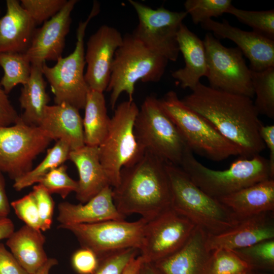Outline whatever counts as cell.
Masks as SVG:
<instances>
[{
  "label": "cell",
  "mask_w": 274,
  "mask_h": 274,
  "mask_svg": "<svg viewBox=\"0 0 274 274\" xmlns=\"http://www.w3.org/2000/svg\"><path fill=\"white\" fill-rule=\"evenodd\" d=\"M238 220L274 212V179H269L217 199Z\"/></svg>",
  "instance_id": "25"
},
{
  "label": "cell",
  "mask_w": 274,
  "mask_h": 274,
  "mask_svg": "<svg viewBox=\"0 0 274 274\" xmlns=\"http://www.w3.org/2000/svg\"><path fill=\"white\" fill-rule=\"evenodd\" d=\"M159 100L193 153L215 161L239 155L235 145L207 119L187 106L175 91L167 92Z\"/></svg>",
  "instance_id": "6"
},
{
  "label": "cell",
  "mask_w": 274,
  "mask_h": 274,
  "mask_svg": "<svg viewBox=\"0 0 274 274\" xmlns=\"http://www.w3.org/2000/svg\"><path fill=\"white\" fill-rule=\"evenodd\" d=\"M134 132L143 151L177 166H181L190 150L161 108L159 99L154 96H149L144 100L135 120Z\"/></svg>",
  "instance_id": "7"
},
{
  "label": "cell",
  "mask_w": 274,
  "mask_h": 274,
  "mask_svg": "<svg viewBox=\"0 0 274 274\" xmlns=\"http://www.w3.org/2000/svg\"><path fill=\"white\" fill-rule=\"evenodd\" d=\"M144 262L142 256L138 255L128 262L121 274H140Z\"/></svg>",
  "instance_id": "46"
},
{
  "label": "cell",
  "mask_w": 274,
  "mask_h": 274,
  "mask_svg": "<svg viewBox=\"0 0 274 274\" xmlns=\"http://www.w3.org/2000/svg\"><path fill=\"white\" fill-rule=\"evenodd\" d=\"M123 36L116 28L101 26L87 42L85 60L87 68L84 77L90 89L104 92L107 90L112 65Z\"/></svg>",
  "instance_id": "15"
},
{
  "label": "cell",
  "mask_w": 274,
  "mask_h": 274,
  "mask_svg": "<svg viewBox=\"0 0 274 274\" xmlns=\"http://www.w3.org/2000/svg\"><path fill=\"white\" fill-rule=\"evenodd\" d=\"M84 109L85 145L98 147L107 135L111 122L103 92L89 89Z\"/></svg>",
  "instance_id": "28"
},
{
  "label": "cell",
  "mask_w": 274,
  "mask_h": 274,
  "mask_svg": "<svg viewBox=\"0 0 274 274\" xmlns=\"http://www.w3.org/2000/svg\"><path fill=\"white\" fill-rule=\"evenodd\" d=\"M248 274H254L253 271H251V272H249Z\"/></svg>",
  "instance_id": "51"
},
{
  "label": "cell",
  "mask_w": 274,
  "mask_h": 274,
  "mask_svg": "<svg viewBox=\"0 0 274 274\" xmlns=\"http://www.w3.org/2000/svg\"><path fill=\"white\" fill-rule=\"evenodd\" d=\"M248 274V273H247Z\"/></svg>",
  "instance_id": "52"
},
{
  "label": "cell",
  "mask_w": 274,
  "mask_h": 274,
  "mask_svg": "<svg viewBox=\"0 0 274 274\" xmlns=\"http://www.w3.org/2000/svg\"><path fill=\"white\" fill-rule=\"evenodd\" d=\"M78 109L66 104L47 106L39 125L52 140L64 141L71 150L85 145L83 119Z\"/></svg>",
  "instance_id": "21"
},
{
  "label": "cell",
  "mask_w": 274,
  "mask_h": 274,
  "mask_svg": "<svg viewBox=\"0 0 274 274\" xmlns=\"http://www.w3.org/2000/svg\"><path fill=\"white\" fill-rule=\"evenodd\" d=\"M140 274H161L153 263L144 262Z\"/></svg>",
  "instance_id": "48"
},
{
  "label": "cell",
  "mask_w": 274,
  "mask_h": 274,
  "mask_svg": "<svg viewBox=\"0 0 274 274\" xmlns=\"http://www.w3.org/2000/svg\"><path fill=\"white\" fill-rule=\"evenodd\" d=\"M140 253L136 248L111 252L98 258V265L93 274H121L128 262Z\"/></svg>",
  "instance_id": "37"
},
{
  "label": "cell",
  "mask_w": 274,
  "mask_h": 274,
  "mask_svg": "<svg viewBox=\"0 0 274 274\" xmlns=\"http://www.w3.org/2000/svg\"><path fill=\"white\" fill-rule=\"evenodd\" d=\"M78 2L67 1L57 14L36 28L25 53L31 64H42L46 60L57 61L62 57L72 23L71 13Z\"/></svg>",
  "instance_id": "16"
},
{
  "label": "cell",
  "mask_w": 274,
  "mask_h": 274,
  "mask_svg": "<svg viewBox=\"0 0 274 274\" xmlns=\"http://www.w3.org/2000/svg\"><path fill=\"white\" fill-rule=\"evenodd\" d=\"M99 11V4L94 2L88 18L79 23L76 46L72 53L59 58L53 66H49L45 62L43 65V74L50 85L55 104H66L78 110L84 109L90 89L84 74L86 64L84 40L89 21Z\"/></svg>",
  "instance_id": "9"
},
{
  "label": "cell",
  "mask_w": 274,
  "mask_h": 274,
  "mask_svg": "<svg viewBox=\"0 0 274 274\" xmlns=\"http://www.w3.org/2000/svg\"><path fill=\"white\" fill-rule=\"evenodd\" d=\"M32 193L35 198L41 222V230L49 229L52 223L54 202L50 194L41 185L33 187Z\"/></svg>",
  "instance_id": "40"
},
{
  "label": "cell",
  "mask_w": 274,
  "mask_h": 274,
  "mask_svg": "<svg viewBox=\"0 0 274 274\" xmlns=\"http://www.w3.org/2000/svg\"><path fill=\"white\" fill-rule=\"evenodd\" d=\"M232 251L248 264L252 271H273L274 239Z\"/></svg>",
  "instance_id": "32"
},
{
  "label": "cell",
  "mask_w": 274,
  "mask_h": 274,
  "mask_svg": "<svg viewBox=\"0 0 274 274\" xmlns=\"http://www.w3.org/2000/svg\"><path fill=\"white\" fill-rule=\"evenodd\" d=\"M200 25L219 38L233 42L249 60L250 70L261 71L274 67V40L233 26L225 19L218 22L210 19Z\"/></svg>",
  "instance_id": "17"
},
{
  "label": "cell",
  "mask_w": 274,
  "mask_h": 274,
  "mask_svg": "<svg viewBox=\"0 0 274 274\" xmlns=\"http://www.w3.org/2000/svg\"><path fill=\"white\" fill-rule=\"evenodd\" d=\"M58 262L55 258H48L46 263L34 274H49L51 268L57 264Z\"/></svg>",
  "instance_id": "49"
},
{
  "label": "cell",
  "mask_w": 274,
  "mask_h": 274,
  "mask_svg": "<svg viewBox=\"0 0 274 274\" xmlns=\"http://www.w3.org/2000/svg\"><path fill=\"white\" fill-rule=\"evenodd\" d=\"M64 164L54 168L45 175L39 182L50 194L56 193L65 198L71 192H76L78 181L71 178L67 173Z\"/></svg>",
  "instance_id": "36"
},
{
  "label": "cell",
  "mask_w": 274,
  "mask_h": 274,
  "mask_svg": "<svg viewBox=\"0 0 274 274\" xmlns=\"http://www.w3.org/2000/svg\"><path fill=\"white\" fill-rule=\"evenodd\" d=\"M72 265L79 274H93L96 270L99 260L91 250L81 248L76 251L71 258Z\"/></svg>",
  "instance_id": "41"
},
{
  "label": "cell",
  "mask_w": 274,
  "mask_h": 274,
  "mask_svg": "<svg viewBox=\"0 0 274 274\" xmlns=\"http://www.w3.org/2000/svg\"><path fill=\"white\" fill-rule=\"evenodd\" d=\"M6 184L3 173L0 170V219L7 218L10 205L6 191Z\"/></svg>",
  "instance_id": "45"
},
{
  "label": "cell",
  "mask_w": 274,
  "mask_h": 274,
  "mask_svg": "<svg viewBox=\"0 0 274 274\" xmlns=\"http://www.w3.org/2000/svg\"><path fill=\"white\" fill-rule=\"evenodd\" d=\"M182 101L207 119L237 148L241 157L251 158L265 149L262 125L252 98L216 89L200 82Z\"/></svg>",
  "instance_id": "1"
},
{
  "label": "cell",
  "mask_w": 274,
  "mask_h": 274,
  "mask_svg": "<svg viewBox=\"0 0 274 274\" xmlns=\"http://www.w3.org/2000/svg\"><path fill=\"white\" fill-rule=\"evenodd\" d=\"M139 110L133 100L119 104L111 118L107 134L98 146L100 163L113 188L119 184L121 169L136 161L144 153L134 132Z\"/></svg>",
  "instance_id": "8"
},
{
  "label": "cell",
  "mask_w": 274,
  "mask_h": 274,
  "mask_svg": "<svg viewBox=\"0 0 274 274\" xmlns=\"http://www.w3.org/2000/svg\"><path fill=\"white\" fill-rule=\"evenodd\" d=\"M43 64H31L28 81L21 89L19 98L20 106L24 110L20 116V119L31 126H39L50 100L42 72Z\"/></svg>",
  "instance_id": "27"
},
{
  "label": "cell",
  "mask_w": 274,
  "mask_h": 274,
  "mask_svg": "<svg viewBox=\"0 0 274 274\" xmlns=\"http://www.w3.org/2000/svg\"><path fill=\"white\" fill-rule=\"evenodd\" d=\"M68 159L76 166L79 179L76 198L84 203L101 190L111 186L99 157L98 148L85 145L71 150Z\"/></svg>",
  "instance_id": "23"
},
{
  "label": "cell",
  "mask_w": 274,
  "mask_h": 274,
  "mask_svg": "<svg viewBox=\"0 0 274 274\" xmlns=\"http://www.w3.org/2000/svg\"><path fill=\"white\" fill-rule=\"evenodd\" d=\"M207 234L196 226L180 249L153 263L161 274H205L211 254L206 246Z\"/></svg>",
  "instance_id": "20"
},
{
  "label": "cell",
  "mask_w": 274,
  "mask_h": 274,
  "mask_svg": "<svg viewBox=\"0 0 274 274\" xmlns=\"http://www.w3.org/2000/svg\"><path fill=\"white\" fill-rule=\"evenodd\" d=\"M171 208L208 234L216 235L235 226L238 221L217 199L201 190L180 166L166 162Z\"/></svg>",
  "instance_id": "3"
},
{
  "label": "cell",
  "mask_w": 274,
  "mask_h": 274,
  "mask_svg": "<svg viewBox=\"0 0 274 274\" xmlns=\"http://www.w3.org/2000/svg\"><path fill=\"white\" fill-rule=\"evenodd\" d=\"M59 226L90 224L109 220H125L113 200L112 188L106 187L84 203L62 202L58 206Z\"/></svg>",
  "instance_id": "19"
},
{
  "label": "cell",
  "mask_w": 274,
  "mask_h": 274,
  "mask_svg": "<svg viewBox=\"0 0 274 274\" xmlns=\"http://www.w3.org/2000/svg\"><path fill=\"white\" fill-rule=\"evenodd\" d=\"M146 219L128 222L109 220L90 224L58 226L70 231L82 248L92 251L99 258L114 251L141 246Z\"/></svg>",
  "instance_id": "13"
},
{
  "label": "cell",
  "mask_w": 274,
  "mask_h": 274,
  "mask_svg": "<svg viewBox=\"0 0 274 274\" xmlns=\"http://www.w3.org/2000/svg\"><path fill=\"white\" fill-rule=\"evenodd\" d=\"M196 226L172 208L145 224L140 255L144 262L154 263L180 249Z\"/></svg>",
  "instance_id": "14"
},
{
  "label": "cell",
  "mask_w": 274,
  "mask_h": 274,
  "mask_svg": "<svg viewBox=\"0 0 274 274\" xmlns=\"http://www.w3.org/2000/svg\"><path fill=\"white\" fill-rule=\"evenodd\" d=\"M6 7L5 15L0 17V53H25L37 25L19 1L7 0Z\"/></svg>",
  "instance_id": "22"
},
{
  "label": "cell",
  "mask_w": 274,
  "mask_h": 274,
  "mask_svg": "<svg viewBox=\"0 0 274 274\" xmlns=\"http://www.w3.org/2000/svg\"><path fill=\"white\" fill-rule=\"evenodd\" d=\"M250 77L256 99L254 105L259 114L274 118V67L261 71L250 70Z\"/></svg>",
  "instance_id": "31"
},
{
  "label": "cell",
  "mask_w": 274,
  "mask_h": 274,
  "mask_svg": "<svg viewBox=\"0 0 274 274\" xmlns=\"http://www.w3.org/2000/svg\"><path fill=\"white\" fill-rule=\"evenodd\" d=\"M168 60L148 49L131 33L123 36L116 50L106 91L111 92L110 105L114 110L121 94L126 92L133 100L134 86L139 81L156 82L162 77Z\"/></svg>",
  "instance_id": "5"
},
{
  "label": "cell",
  "mask_w": 274,
  "mask_h": 274,
  "mask_svg": "<svg viewBox=\"0 0 274 274\" xmlns=\"http://www.w3.org/2000/svg\"><path fill=\"white\" fill-rule=\"evenodd\" d=\"M273 212L241 220L235 226L220 234H207V250L209 252L222 249L232 251L274 239Z\"/></svg>",
  "instance_id": "18"
},
{
  "label": "cell",
  "mask_w": 274,
  "mask_h": 274,
  "mask_svg": "<svg viewBox=\"0 0 274 274\" xmlns=\"http://www.w3.org/2000/svg\"><path fill=\"white\" fill-rule=\"evenodd\" d=\"M52 140L39 126L20 118L10 126H0V170L15 180L32 169L35 158Z\"/></svg>",
  "instance_id": "10"
},
{
  "label": "cell",
  "mask_w": 274,
  "mask_h": 274,
  "mask_svg": "<svg viewBox=\"0 0 274 274\" xmlns=\"http://www.w3.org/2000/svg\"><path fill=\"white\" fill-rule=\"evenodd\" d=\"M45 242L41 230L25 225L13 232L6 245L22 268L28 274H34L48 259L44 249Z\"/></svg>",
  "instance_id": "26"
},
{
  "label": "cell",
  "mask_w": 274,
  "mask_h": 274,
  "mask_svg": "<svg viewBox=\"0 0 274 274\" xmlns=\"http://www.w3.org/2000/svg\"><path fill=\"white\" fill-rule=\"evenodd\" d=\"M20 118L0 84V126H10Z\"/></svg>",
  "instance_id": "42"
},
{
  "label": "cell",
  "mask_w": 274,
  "mask_h": 274,
  "mask_svg": "<svg viewBox=\"0 0 274 274\" xmlns=\"http://www.w3.org/2000/svg\"><path fill=\"white\" fill-rule=\"evenodd\" d=\"M206 55V77L213 88L243 95L252 98L254 95L250 69L238 48L223 46L210 32L203 40Z\"/></svg>",
  "instance_id": "11"
},
{
  "label": "cell",
  "mask_w": 274,
  "mask_h": 274,
  "mask_svg": "<svg viewBox=\"0 0 274 274\" xmlns=\"http://www.w3.org/2000/svg\"><path fill=\"white\" fill-rule=\"evenodd\" d=\"M14 231V225L7 218L0 219V240L7 239Z\"/></svg>",
  "instance_id": "47"
},
{
  "label": "cell",
  "mask_w": 274,
  "mask_h": 274,
  "mask_svg": "<svg viewBox=\"0 0 274 274\" xmlns=\"http://www.w3.org/2000/svg\"><path fill=\"white\" fill-rule=\"evenodd\" d=\"M180 52L185 61V66L172 72L182 88L192 90L207 72L206 50L203 41L182 23L177 33Z\"/></svg>",
  "instance_id": "24"
},
{
  "label": "cell",
  "mask_w": 274,
  "mask_h": 274,
  "mask_svg": "<svg viewBox=\"0 0 274 274\" xmlns=\"http://www.w3.org/2000/svg\"><path fill=\"white\" fill-rule=\"evenodd\" d=\"M251 271L234 252L222 249L211 252L205 274H247Z\"/></svg>",
  "instance_id": "33"
},
{
  "label": "cell",
  "mask_w": 274,
  "mask_h": 274,
  "mask_svg": "<svg viewBox=\"0 0 274 274\" xmlns=\"http://www.w3.org/2000/svg\"><path fill=\"white\" fill-rule=\"evenodd\" d=\"M260 135L265 147L269 149L268 161L271 173L274 175V125L262 124L260 128Z\"/></svg>",
  "instance_id": "44"
},
{
  "label": "cell",
  "mask_w": 274,
  "mask_h": 274,
  "mask_svg": "<svg viewBox=\"0 0 274 274\" xmlns=\"http://www.w3.org/2000/svg\"><path fill=\"white\" fill-rule=\"evenodd\" d=\"M112 195L118 211L125 216L138 214L148 221L170 209L166 162L144 151L136 161L121 169Z\"/></svg>",
  "instance_id": "2"
},
{
  "label": "cell",
  "mask_w": 274,
  "mask_h": 274,
  "mask_svg": "<svg viewBox=\"0 0 274 274\" xmlns=\"http://www.w3.org/2000/svg\"><path fill=\"white\" fill-rule=\"evenodd\" d=\"M253 272H254V274H271V273H269V272H256L254 271H253Z\"/></svg>",
  "instance_id": "50"
},
{
  "label": "cell",
  "mask_w": 274,
  "mask_h": 274,
  "mask_svg": "<svg viewBox=\"0 0 274 274\" xmlns=\"http://www.w3.org/2000/svg\"><path fill=\"white\" fill-rule=\"evenodd\" d=\"M71 151L67 143L62 141H57L53 147L48 150L45 157L35 168L14 180V188L17 191H20L39 183L48 173L63 164L68 159Z\"/></svg>",
  "instance_id": "29"
},
{
  "label": "cell",
  "mask_w": 274,
  "mask_h": 274,
  "mask_svg": "<svg viewBox=\"0 0 274 274\" xmlns=\"http://www.w3.org/2000/svg\"><path fill=\"white\" fill-rule=\"evenodd\" d=\"M235 16L241 23L253 31L274 40V10L249 11L238 9L232 5L227 13Z\"/></svg>",
  "instance_id": "34"
},
{
  "label": "cell",
  "mask_w": 274,
  "mask_h": 274,
  "mask_svg": "<svg viewBox=\"0 0 274 274\" xmlns=\"http://www.w3.org/2000/svg\"><path fill=\"white\" fill-rule=\"evenodd\" d=\"M180 167L198 187L216 199L267 179H274L268 159L260 154L251 158L240 157L228 168L216 170L199 162L190 150Z\"/></svg>",
  "instance_id": "4"
},
{
  "label": "cell",
  "mask_w": 274,
  "mask_h": 274,
  "mask_svg": "<svg viewBox=\"0 0 274 274\" xmlns=\"http://www.w3.org/2000/svg\"><path fill=\"white\" fill-rule=\"evenodd\" d=\"M11 206L16 216L26 225L41 230V222L36 201L32 192L23 197L13 201Z\"/></svg>",
  "instance_id": "39"
},
{
  "label": "cell",
  "mask_w": 274,
  "mask_h": 274,
  "mask_svg": "<svg viewBox=\"0 0 274 274\" xmlns=\"http://www.w3.org/2000/svg\"><path fill=\"white\" fill-rule=\"evenodd\" d=\"M66 0H21L20 4L36 25L44 23L57 14Z\"/></svg>",
  "instance_id": "38"
},
{
  "label": "cell",
  "mask_w": 274,
  "mask_h": 274,
  "mask_svg": "<svg viewBox=\"0 0 274 274\" xmlns=\"http://www.w3.org/2000/svg\"><path fill=\"white\" fill-rule=\"evenodd\" d=\"M231 2L230 0H187L184 5L185 11L190 15L193 22L197 24L226 13Z\"/></svg>",
  "instance_id": "35"
},
{
  "label": "cell",
  "mask_w": 274,
  "mask_h": 274,
  "mask_svg": "<svg viewBox=\"0 0 274 274\" xmlns=\"http://www.w3.org/2000/svg\"><path fill=\"white\" fill-rule=\"evenodd\" d=\"M129 3L139 18L132 33L133 36L152 52L176 61L180 53L177 33L187 13L172 11L163 7L153 9L133 0Z\"/></svg>",
  "instance_id": "12"
},
{
  "label": "cell",
  "mask_w": 274,
  "mask_h": 274,
  "mask_svg": "<svg viewBox=\"0 0 274 274\" xmlns=\"http://www.w3.org/2000/svg\"><path fill=\"white\" fill-rule=\"evenodd\" d=\"M0 274H28L2 243H0Z\"/></svg>",
  "instance_id": "43"
},
{
  "label": "cell",
  "mask_w": 274,
  "mask_h": 274,
  "mask_svg": "<svg viewBox=\"0 0 274 274\" xmlns=\"http://www.w3.org/2000/svg\"><path fill=\"white\" fill-rule=\"evenodd\" d=\"M0 66L4 72L0 84L6 94L16 85H23L28 81L31 63L25 53H0Z\"/></svg>",
  "instance_id": "30"
}]
</instances>
